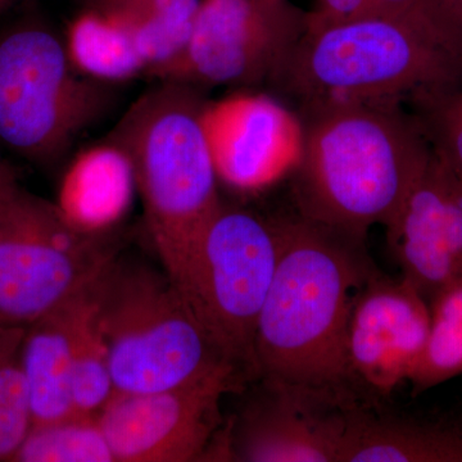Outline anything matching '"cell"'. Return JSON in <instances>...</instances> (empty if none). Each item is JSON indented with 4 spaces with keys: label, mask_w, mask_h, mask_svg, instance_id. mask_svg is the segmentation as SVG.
<instances>
[{
    "label": "cell",
    "mask_w": 462,
    "mask_h": 462,
    "mask_svg": "<svg viewBox=\"0 0 462 462\" xmlns=\"http://www.w3.org/2000/svg\"><path fill=\"white\" fill-rule=\"evenodd\" d=\"M25 328H0V462H12L32 428L21 363Z\"/></svg>",
    "instance_id": "cell-23"
},
{
    "label": "cell",
    "mask_w": 462,
    "mask_h": 462,
    "mask_svg": "<svg viewBox=\"0 0 462 462\" xmlns=\"http://www.w3.org/2000/svg\"><path fill=\"white\" fill-rule=\"evenodd\" d=\"M27 2H30V0H27Z\"/></svg>",
    "instance_id": "cell-29"
},
{
    "label": "cell",
    "mask_w": 462,
    "mask_h": 462,
    "mask_svg": "<svg viewBox=\"0 0 462 462\" xmlns=\"http://www.w3.org/2000/svg\"><path fill=\"white\" fill-rule=\"evenodd\" d=\"M385 234L401 278L428 302L462 279V191L433 152Z\"/></svg>",
    "instance_id": "cell-14"
},
{
    "label": "cell",
    "mask_w": 462,
    "mask_h": 462,
    "mask_svg": "<svg viewBox=\"0 0 462 462\" xmlns=\"http://www.w3.org/2000/svg\"><path fill=\"white\" fill-rule=\"evenodd\" d=\"M207 102L199 88L161 81L108 136L132 161L149 236L172 282L223 205L203 120Z\"/></svg>",
    "instance_id": "cell-4"
},
{
    "label": "cell",
    "mask_w": 462,
    "mask_h": 462,
    "mask_svg": "<svg viewBox=\"0 0 462 462\" xmlns=\"http://www.w3.org/2000/svg\"><path fill=\"white\" fill-rule=\"evenodd\" d=\"M446 11H448L452 16L457 18L462 23V0H437Z\"/></svg>",
    "instance_id": "cell-27"
},
{
    "label": "cell",
    "mask_w": 462,
    "mask_h": 462,
    "mask_svg": "<svg viewBox=\"0 0 462 462\" xmlns=\"http://www.w3.org/2000/svg\"><path fill=\"white\" fill-rule=\"evenodd\" d=\"M306 29L289 0H200L184 51L151 76L200 90L272 85Z\"/></svg>",
    "instance_id": "cell-9"
},
{
    "label": "cell",
    "mask_w": 462,
    "mask_h": 462,
    "mask_svg": "<svg viewBox=\"0 0 462 462\" xmlns=\"http://www.w3.org/2000/svg\"><path fill=\"white\" fill-rule=\"evenodd\" d=\"M430 329V302L410 284L379 269L356 298L346 356L358 392L387 396L420 360Z\"/></svg>",
    "instance_id": "cell-12"
},
{
    "label": "cell",
    "mask_w": 462,
    "mask_h": 462,
    "mask_svg": "<svg viewBox=\"0 0 462 462\" xmlns=\"http://www.w3.org/2000/svg\"><path fill=\"white\" fill-rule=\"evenodd\" d=\"M94 282L78 296L30 322L23 330L21 363L32 425L76 413L71 394L72 357Z\"/></svg>",
    "instance_id": "cell-15"
},
{
    "label": "cell",
    "mask_w": 462,
    "mask_h": 462,
    "mask_svg": "<svg viewBox=\"0 0 462 462\" xmlns=\"http://www.w3.org/2000/svg\"><path fill=\"white\" fill-rule=\"evenodd\" d=\"M217 443V457L243 462H339L351 403L256 380ZM354 403V402H352Z\"/></svg>",
    "instance_id": "cell-11"
},
{
    "label": "cell",
    "mask_w": 462,
    "mask_h": 462,
    "mask_svg": "<svg viewBox=\"0 0 462 462\" xmlns=\"http://www.w3.org/2000/svg\"><path fill=\"white\" fill-rule=\"evenodd\" d=\"M203 120L218 179L236 189H260L297 166L302 120L272 96L236 91L207 102Z\"/></svg>",
    "instance_id": "cell-13"
},
{
    "label": "cell",
    "mask_w": 462,
    "mask_h": 462,
    "mask_svg": "<svg viewBox=\"0 0 462 462\" xmlns=\"http://www.w3.org/2000/svg\"><path fill=\"white\" fill-rule=\"evenodd\" d=\"M94 285L76 337L71 366L75 411L85 415H98L115 394L108 346L100 325Z\"/></svg>",
    "instance_id": "cell-22"
},
{
    "label": "cell",
    "mask_w": 462,
    "mask_h": 462,
    "mask_svg": "<svg viewBox=\"0 0 462 462\" xmlns=\"http://www.w3.org/2000/svg\"><path fill=\"white\" fill-rule=\"evenodd\" d=\"M247 382L226 370L165 391L115 393L98 413L115 462L207 460L217 442L221 400Z\"/></svg>",
    "instance_id": "cell-10"
},
{
    "label": "cell",
    "mask_w": 462,
    "mask_h": 462,
    "mask_svg": "<svg viewBox=\"0 0 462 462\" xmlns=\"http://www.w3.org/2000/svg\"><path fill=\"white\" fill-rule=\"evenodd\" d=\"M112 85L81 74L48 23L23 18L3 27L0 145L35 165H57L107 114Z\"/></svg>",
    "instance_id": "cell-6"
},
{
    "label": "cell",
    "mask_w": 462,
    "mask_h": 462,
    "mask_svg": "<svg viewBox=\"0 0 462 462\" xmlns=\"http://www.w3.org/2000/svg\"><path fill=\"white\" fill-rule=\"evenodd\" d=\"M278 223L281 256L258 319L254 382L342 403L366 401L346 356L356 298L378 269L366 238L300 215Z\"/></svg>",
    "instance_id": "cell-1"
},
{
    "label": "cell",
    "mask_w": 462,
    "mask_h": 462,
    "mask_svg": "<svg viewBox=\"0 0 462 462\" xmlns=\"http://www.w3.org/2000/svg\"><path fill=\"white\" fill-rule=\"evenodd\" d=\"M90 2H91V0H90Z\"/></svg>",
    "instance_id": "cell-31"
},
{
    "label": "cell",
    "mask_w": 462,
    "mask_h": 462,
    "mask_svg": "<svg viewBox=\"0 0 462 462\" xmlns=\"http://www.w3.org/2000/svg\"><path fill=\"white\" fill-rule=\"evenodd\" d=\"M2 185H3V184H2Z\"/></svg>",
    "instance_id": "cell-30"
},
{
    "label": "cell",
    "mask_w": 462,
    "mask_h": 462,
    "mask_svg": "<svg viewBox=\"0 0 462 462\" xmlns=\"http://www.w3.org/2000/svg\"><path fill=\"white\" fill-rule=\"evenodd\" d=\"M339 462H462V427L380 412L357 401L346 409Z\"/></svg>",
    "instance_id": "cell-16"
},
{
    "label": "cell",
    "mask_w": 462,
    "mask_h": 462,
    "mask_svg": "<svg viewBox=\"0 0 462 462\" xmlns=\"http://www.w3.org/2000/svg\"><path fill=\"white\" fill-rule=\"evenodd\" d=\"M433 156L462 191V88L413 102Z\"/></svg>",
    "instance_id": "cell-24"
},
{
    "label": "cell",
    "mask_w": 462,
    "mask_h": 462,
    "mask_svg": "<svg viewBox=\"0 0 462 462\" xmlns=\"http://www.w3.org/2000/svg\"><path fill=\"white\" fill-rule=\"evenodd\" d=\"M378 16L374 0H315L307 12V27H322L352 23Z\"/></svg>",
    "instance_id": "cell-25"
},
{
    "label": "cell",
    "mask_w": 462,
    "mask_h": 462,
    "mask_svg": "<svg viewBox=\"0 0 462 462\" xmlns=\"http://www.w3.org/2000/svg\"><path fill=\"white\" fill-rule=\"evenodd\" d=\"M14 179H16V175L9 169L7 163L0 158V185L14 180Z\"/></svg>",
    "instance_id": "cell-28"
},
{
    "label": "cell",
    "mask_w": 462,
    "mask_h": 462,
    "mask_svg": "<svg viewBox=\"0 0 462 462\" xmlns=\"http://www.w3.org/2000/svg\"><path fill=\"white\" fill-rule=\"evenodd\" d=\"M281 248L278 218L223 203L173 282L207 334L248 382L254 379V337Z\"/></svg>",
    "instance_id": "cell-7"
},
{
    "label": "cell",
    "mask_w": 462,
    "mask_h": 462,
    "mask_svg": "<svg viewBox=\"0 0 462 462\" xmlns=\"http://www.w3.org/2000/svg\"><path fill=\"white\" fill-rule=\"evenodd\" d=\"M134 191L138 189L132 161L107 138L72 158L54 205L76 229L107 236L129 211Z\"/></svg>",
    "instance_id": "cell-17"
},
{
    "label": "cell",
    "mask_w": 462,
    "mask_h": 462,
    "mask_svg": "<svg viewBox=\"0 0 462 462\" xmlns=\"http://www.w3.org/2000/svg\"><path fill=\"white\" fill-rule=\"evenodd\" d=\"M90 5L129 33L152 75L184 51L200 0H91Z\"/></svg>",
    "instance_id": "cell-18"
},
{
    "label": "cell",
    "mask_w": 462,
    "mask_h": 462,
    "mask_svg": "<svg viewBox=\"0 0 462 462\" xmlns=\"http://www.w3.org/2000/svg\"><path fill=\"white\" fill-rule=\"evenodd\" d=\"M427 345L410 376L413 396L462 374V279L430 300Z\"/></svg>",
    "instance_id": "cell-20"
},
{
    "label": "cell",
    "mask_w": 462,
    "mask_h": 462,
    "mask_svg": "<svg viewBox=\"0 0 462 462\" xmlns=\"http://www.w3.org/2000/svg\"><path fill=\"white\" fill-rule=\"evenodd\" d=\"M297 114L298 215L364 238L374 225L385 226L431 158L418 117L401 102L336 103Z\"/></svg>",
    "instance_id": "cell-3"
},
{
    "label": "cell",
    "mask_w": 462,
    "mask_h": 462,
    "mask_svg": "<svg viewBox=\"0 0 462 462\" xmlns=\"http://www.w3.org/2000/svg\"><path fill=\"white\" fill-rule=\"evenodd\" d=\"M116 256L111 234L76 229L17 180L0 185V328H26L78 296Z\"/></svg>",
    "instance_id": "cell-8"
},
{
    "label": "cell",
    "mask_w": 462,
    "mask_h": 462,
    "mask_svg": "<svg viewBox=\"0 0 462 462\" xmlns=\"http://www.w3.org/2000/svg\"><path fill=\"white\" fill-rule=\"evenodd\" d=\"M63 38L76 69L91 79L115 85L147 75L129 33L91 5L69 23Z\"/></svg>",
    "instance_id": "cell-19"
},
{
    "label": "cell",
    "mask_w": 462,
    "mask_h": 462,
    "mask_svg": "<svg viewBox=\"0 0 462 462\" xmlns=\"http://www.w3.org/2000/svg\"><path fill=\"white\" fill-rule=\"evenodd\" d=\"M272 87L300 111L460 89L462 23L437 0H420L402 14L307 27Z\"/></svg>",
    "instance_id": "cell-2"
},
{
    "label": "cell",
    "mask_w": 462,
    "mask_h": 462,
    "mask_svg": "<svg viewBox=\"0 0 462 462\" xmlns=\"http://www.w3.org/2000/svg\"><path fill=\"white\" fill-rule=\"evenodd\" d=\"M94 296L115 393H151L240 373L165 270L116 256L97 279Z\"/></svg>",
    "instance_id": "cell-5"
},
{
    "label": "cell",
    "mask_w": 462,
    "mask_h": 462,
    "mask_svg": "<svg viewBox=\"0 0 462 462\" xmlns=\"http://www.w3.org/2000/svg\"><path fill=\"white\" fill-rule=\"evenodd\" d=\"M419 2L420 0H374V5L376 14H397L412 8Z\"/></svg>",
    "instance_id": "cell-26"
},
{
    "label": "cell",
    "mask_w": 462,
    "mask_h": 462,
    "mask_svg": "<svg viewBox=\"0 0 462 462\" xmlns=\"http://www.w3.org/2000/svg\"><path fill=\"white\" fill-rule=\"evenodd\" d=\"M12 462H115L98 415L32 425Z\"/></svg>",
    "instance_id": "cell-21"
}]
</instances>
